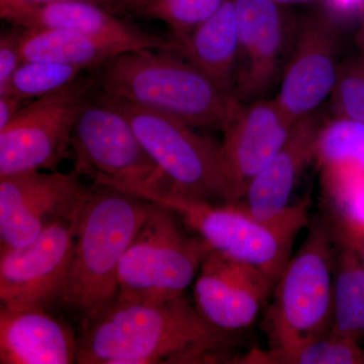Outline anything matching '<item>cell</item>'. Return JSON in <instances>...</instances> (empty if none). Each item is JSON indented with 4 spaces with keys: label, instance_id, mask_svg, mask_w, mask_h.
Here are the masks:
<instances>
[{
    "label": "cell",
    "instance_id": "obj_1",
    "mask_svg": "<svg viewBox=\"0 0 364 364\" xmlns=\"http://www.w3.org/2000/svg\"><path fill=\"white\" fill-rule=\"evenodd\" d=\"M184 296L164 303L112 299L81 324L78 364L203 363L233 345Z\"/></svg>",
    "mask_w": 364,
    "mask_h": 364
},
{
    "label": "cell",
    "instance_id": "obj_2",
    "mask_svg": "<svg viewBox=\"0 0 364 364\" xmlns=\"http://www.w3.org/2000/svg\"><path fill=\"white\" fill-rule=\"evenodd\" d=\"M95 71L97 87L107 97L174 117L196 129L224 131L241 102L174 51L124 53Z\"/></svg>",
    "mask_w": 364,
    "mask_h": 364
},
{
    "label": "cell",
    "instance_id": "obj_3",
    "mask_svg": "<svg viewBox=\"0 0 364 364\" xmlns=\"http://www.w3.org/2000/svg\"><path fill=\"white\" fill-rule=\"evenodd\" d=\"M152 207L109 186L90 188L79 215L63 304L81 324L116 299L119 264Z\"/></svg>",
    "mask_w": 364,
    "mask_h": 364
},
{
    "label": "cell",
    "instance_id": "obj_4",
    "mask_svg": "<svg viewBox=\"0 0 364 364\" xmlns=\"http://www.w3.org/2000/svg\"><path fill=\"white\" fill-rule=\"evenodd\" d=\"M138 198L171 210L215 252L259 268L275 282L291 257L296 235L309 223L310 200L291 205L274 221H261L241 203H218L184 198L170 191Z\"/></svg>",
    "mask_w": 364,
    "mask_h": 364
},
{
    "label": "cell",
    "instance_id": "obj_5",
    "mask_svg": "<svg viewBox=\"0 0 364 364\" xmlns=\"http://www.w3.org/2000/svg\"><path fill=\"white\" fill-rule=\"evenodd\" d=\"M335 249L331 222L315 223L273 289L265 320L270 348H286L331 332Z\"/></svg>",
    "mask_w": 364,
    "mask_h": 364
},
{
    "label": "cell",
    "instance_id": "obj_6",
    "mask_svg": "<svg viewBox=\"0 0 364 364\" xmlns=\"http://www.w3.org/2000/svg\"><path fill=\"white\" fill-rule=\"evenodd\" d=\"M97 95L128 119L144 149L169 181L170 193L193 200L233 203L221 144L174 117L102 92Z\"/></svg>",
    "mask_w": 364,
    "mask_h": 364
},
{
    "label": "cell",
    "instance_id": "obj_7",
    "mask_svg": "<svg viewBox=\"0 0 364 364\" xmlns=\"http://www.w3.org/2000/svg\"><path fill=\"white\" fill-rule=\"evenodd\" d=\"M179 221L171 210L153 203L119 264L117 299L155 304L183 296L212 249L186 233Z\"/></svg>",
    "mask_w": 364,
    "mask_h": 364
},
{
    "label": "cell",
    "instance_id": "obj_8",
    "mask_svg": "<svg viewBox=\"0 0 364 364\" xmlns=\"http://www.w3.org/2000/svg\"><path fill=\"white\" fill-rule=\"evenodd\" d=\"M70 150L77 173L97 186L138 196L171 191L123 112L97 95L81 112Z\"/></svg>",
    "mask_w": 364,
    "mask_h": 364
},
{
    "label": "cell",
    "instance_id": "obj_9",
    "mask_svg": "<svg viewBox=\"0 0 364 364\" xmlns=\"http://www.w3.org/2000/svg\"><path fill=\"white\" fill-rule=\"evenodd\" d=\"M93 78L36 98L0 130V176L31 171H55L70 150L72 134L81 112L93 97Z\"/></svg>",
    "mask_w": 364,
    "mask_h": 364
},
{
    "label": "cell",
    "instance_id": "obj_10",
    "mask_svg": "<svg viewBox=\"0 0 364 364\" xmlns=\"http://www.w3.org/2000/svg\"><path fill=\"white\" fill-rule=\"evenodd\" d=\"M81 210L48 227L28 245L0 248L1 308L48 310L64 304Z\"/></svg>",
    "mask_w": 364,
    "mask_h": 364
},
{
    "label": "cell",
    "instance_id": "obj_11",
    "mask_svg": "<svg viewBox=\"0 0 364 364\" xmlns=\"http://www.w3.org/2000/svg\"><path fill=\"white\" fill-rule=\"evenodd\" d=\"M70 173L31 171L0 176L1 247H23L82 208L90 188Z\"/></svg>",
    "mask_w": 364,
    "mask_h": 364
},
{
    "label": "cell",
    "instance_id": "obj_12",
    "mask_svg": "<svg viewBox=\"0 0 364 364\" xmlns=\"http://www.w3.org/2000/svg\"><path fill=\"white\" fill-rule=\"evenodd\" d=\"M296 44L275 97L293 121L312 114L331 97L338 76V33L327 14H314L301 21Z\"/></svg>",
    "mask_w": 364,
    "mask_h": 364
},
{
    "label": "cell",
    "instance_id": "obj_13",
    "mask_svg": "<svg viewBox=\"0 0 364 364\" xmlns=\"http://www.w3.org/2000/svg\"><path fill=\"white\" fill-rule=\"evenodd\" d=\"M275 284L259 268L212 250L196 277L195 305L218 329L239 331L253 324Z\"/></svg>",
    "mask_w": 364,
    "mask_h": 364
},
{
    "label": "cell",
    "instance_id": "obj_14",
    "mask_svg": "<svg viewBox=\"0 0 364 364\" xmlns=\"http://www.w3.org/2000/svg\"><path fill=\"white\" fill-rule=\"evenodd\" d=\"M294 124L275 98L238 105L221 144L233 203L242 202L251 181L279 152Z\"/></svg>",
    "mask_w": 364,
    "mask_h": 364
},
{
    "label": "cell",
    "instance_id": "obj_15",
    "mask_svg": "<svg viewBox=\"0 0 364 364\" xmlns=\"http://www.w3.org/2000/svg\"><path fill=\"white\" fill-rule=\"evenodd\" d=\"M239 32L235 95L241 102L265 98L279 78L289 28L274 0H234Z\"/></svg>",
    "mask_w": 364,
    "mask_h": 364
},
{
    "label": "cell",
    "instance_id": "obj_16",
    "mask_svg": "<svg viewBox=\"0 0 364 364\" xmlns=\"http://www.w3.org/2000/svg\"><path fill=\"white\" fill-rule=\"evenodd\" d=\"M95 2L74 0L46 6L0 4L4 20L26 28H60L119 41L135 50L155 49L176 52V43L145 32L112 16Z\"/></svg>",
    "mask_w": 364,
    "mask_h": 364
},
{
    "label": "cell",
    "instance_id": "obj_17",
    "mask_svg": "<svg viewBox=\"0 0 364 364\" xmlns=\"http://www.w3.org/2000/svg\"><path fill=\"white\" fill-rule=\"evenodd\" d=\"M321 126L316 112L294 122L279 152L265 165L239 203L261 221H274L291 207L289 198L306 167L315 159Z\"/></svg>",
    "mask_w": 364,
    "mask_h": 364
},
{
    "label": "cell",
    "instance_id": "obj_18",
    "mask_svg": "<svg viewBox=\"0 0 364 364\" xmlns=\"http://www.w3.org/2000/svg\"><path fill=\"white\" fill-rule=\"evenodd\" d=\"M77 337L45 309H0V363L71 364Z\"/></svg>",
    "mask_w": 364,
    "mask_h": 364
},
{
    "label": "cell",
    "instance_id": "obj_19",
    "mask_svg": "<svg viewBox=\"0 0 364 364\" xmlns=\"http://www.w3.org/2000/svg\"><path fill=\"white\" fill-rule=\"evenodd\" d=\"M171 39L176 43V53L203 72L223 92L236 97L239 32L234 0H227L217 13L191 32Z\"/></svg>",
    "mask_w": 364,
    "mask_h": 364
},
{
    "label": "cell",
    "instance_id": "obj_20",
    "mask_svg": "<svg viewBox=\"0 0 364 364\" xmlns=\"http://www.w3.org/2000/svg\"><path fill=\"white\" fill-rule=\"evenodd\" d=\"M25 61H51L95 69L119 55L136 50L126 43L60 28H26L21 33Z\"/></svg>",
    "mask_w": 364,
    "mask_h": 364
},
{
    "label": "cell",
    "instance_id": "obj_21",
    "mask_svg": "<svg viewBox=\"0 0 364 364\" xmlns=\"http://www.w3.org/2000/svg\"><path fill=\"white\" fill-rule=\"evenodd\" d=\"M315 160L326 198L364 181V124L336 117L322 124L316 142Z\"/></svg>",
    "mask_w": 364,
    "mask_h": 364
},
{
    "label": "cell",
    "instance_id": "obj_22",
    "mask_svg": "<svg viewBox=\"0 0 364 364\" xmlns=\"http://www.w3.org/2000/svg\"><path fill=\"white\" fill-rule=\"evenodd\" d=\"M335 241L331 333L359 341L364 335V265L348 243L336 236Z\"/></svg>",
    "mask_w": 364,
    "mask_h": 364
},
{
    "label": "cell",
    "instance_id": "obj_23",
    "mask_svg": "<svg viewBox=\"0 0 364 364\" xmlns=\"http://www.w3.org/2000/svg\"><path fill=\"white\" fill-rule=\"evenodd\" d=\"M237 363L364 364V349L358 340L329 334L286 348L252 350Z\"/></svg>",
    "mask_w": 364,
    "mask_h": 364
},
{
    "label": "cell",
    "instance_id": "obj_24",
    "mask_svg": "<svg viewBox=\"0 0 364 364\" xmlns=\"http://www.w3.org/2000/svg\"><path fill=\"white\" fill-rule=\"evenodd\" d=\"M83 71L78 67L57 62L23 61L4 95L11 93L23 100H36L71 85Z\"/></svg>",
    "mask_w": 364,
    "mask_h": 364
},
{
    "label": "cell",
    "instance_id": "obj_25",
    "mask_svg": "<svg viewBox=\"0 0 364 364\" xmlns=\"http://www.w3.org/2000/svg\"><path fill=\"white\" fill-rule=\"evenodd\" d=\"M227 0H148L136 9L141 16L162 21L179 37L217 13Z\"/></svg>",
    "mask_w": 364,
    "mask_h": 364
},
{
    "label": "cell",
    "instance_id": "obj_26",
    "mask_svg": "<svg viewBox=\"0 0 364 364\" xmlns=\"http://www.w3.org/2000/svg\"><path fill=\"white\" fill-rule=\"evenodd\" d=\"M336 117L364 124V60L340 64L338 76L331 95Z\"/></svg>",
    "mask_w": 364,
    "mask_h": 364
},
{
    "label": "cell",
    "instance_id": "obj_27",
    "mask_svg": "<svg viewBox=\"0 0 364 364\" xmlns=\"http://www.w3.org/2000/svg\"><path fill=\"white\" fill-rule=\"evenodd\" d=\"M334 224L364 229V181L327 198Z\"/></svg>",
    "mask_w": 364,
    "mask_h": 364
},
{
    "label": "cell",
    "instance_id": "obj_28",
    "mask_svg": "<svg viewBox=\"0 0 364 364\" xmlns=\"http://www.w3.org/2000/svg\"><path fill=\"white\" fill-rule=\"evenodd\" d=\"M23 61L21 33H2L0 37V95L6 92L14 74Z\"/></svg>",
    "mask_w": 364,
    "mask_h": 364
},
{
    "label": "cell",
    "instance_id": "obj_29",
    "mask_svg": "<svg viewBox=\"0 0 364 364\" xmlns=\"http://www.w3.org/2000/svg\"><path fill=\"white\" fill-rule=\"evenodd\" d=\"M324 6L335 23L364 18V0H324Z\"/></svg>",
    "mask_w": 364,
    "mask_h": 364
},
{
    "label": "cell",
    "instance_id": "obj_30",
    "mask_svg": "<svg viewBox=\"0 0 364 364\" xmlns=\"http://www.w3.org/2000/svg\"><path fill=\"white\" fill-rule=\"evenodd\" d=\"M330 222H331L335 236L348 243L358 253V257L364 265V229L339 226L332 221Z\"/></svg>",
    "mask_w": 364,
    "mask_h": 364
},
{
    "label": "cell",
    "instance_id": "obj_31",
    "mask_svg": "<svg viewBox=\"0 0 364 364\" xmlns=\"http://www.w3.org/2000/svg\"><path fill=\"white\" fill-rule=\"evenodd\" d=\"M25 102L11 93L0 95V130L6 128L13 121L14 117L23 109Z\"/></svg>",
    "mask_w": 364,
    "mask_h": 364
},
{
    "label": "cell",
    "instance_id": "obj_32",
    "mask_svg": "<svg viewBox=\"0 0 364 364\" xmlns=\"http://www.w3.org/2000/svg\"><path fill=\"white\" fill-rule=\"evenodd\" d=\"M65 1H74V0H0V2H14V4H26V6H46V4ZM82 1L95 2L98 4H112V0H82Z\"/></svg>",
    "mask_w": 364,
    "mask_h": 364
},
{
    "label": "cell",
    "instance_id": "obj_33",
    "mask_svg": "<svg viewBox=\"0 0 364 364\" xmlns=\"http://www.w3.org/2000/svg\"><path fill=\"white\" fill-rule=\"evenodd\" d=\"M355 42L361 53V58L364 59V18L361 20L360 26L356 33Z\"/></svg>",
    "mask_w": 364,
    "mask_h": 364
},
{
    "label": "cell",
    "instance_id": "obj_34",
    "mask_svg": "<svg viewBox=\"0 0 364 364\" xmlns=\"http://www.w3.org/2000/svg\"><path fill=\"white\" fill-rule=\"evenodd\" d=\"M146 1H148V0H112V4H122L124 6L134 7V9H138Z\"/></svg>",
    "mask_w": 364,
    "mask_h": 364
},
{
    "label": "cell",
    "instance_id": "obj_35",
    "mask_svg": "<svg viewBox=\"0 0 364 364\" xmlns=\"http://www.w3.org/2000/svg\"><path fill=\"white\" fill-rule=\"evenodd\" d=\"M277 4H299V2H306L310 1V0H274Z\"/></svg>",
    "mask_w": 364,
    "mask_h": 364
},
{
    "label": "cell",
    "instance_id": "obj_36",
    "mask_svg": "<svg viewBox=\"0 0 364 364\" xmlns=\"http://www.w3.org/2000/svg\"><path fill=\"white\" fill-rule=\"evenodd\" d=\"M364 60V59H363Z\"/></svg>",
    "mask_w": 364,
    "mask_h": 364
}]
</instances>
